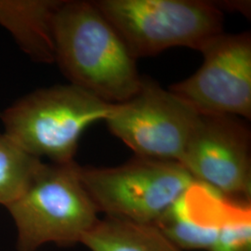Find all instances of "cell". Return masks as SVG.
Segmentation results:
<instances>
[{"mask_svg":"<svg viewBox=\"0 0 251 251\" xmlns=\"http://www.w3.org/2000/svg\"><path fill=\"white\" fill-rule=\"evenodd\" d=\"M81 244L90 251H182L155 225L109 217L99 220Z\"/></svg>","mask_w":251,"mask_h":251,"instance_id":"11","label":"cell"},{"mask_svg":"<svg viewBox=\"0 0 251 251\" xmlns=\"http://www.w3.org/2000/svg\"><path fill=\"white\" fill-rule=\"evenodd\" d=\"M63 0H0V25L35 63H55L53 21Z\"/></svg>","mask_w":251,"mask_h":251,"instance_id":"10","label":"cell"},{"mask_svg":"<svg viewBox=\"0 0 251 251\" xmlns=\"http://www.w3.org/2000/svg\"><path fill=\"white\" fill-rule=\"evenodd\" d=\"M233 199L196 182L154 224L180 251H206L215 242Z\"/></svg>","mask_w":251,"mask_h":251,"instance_id":"9","label":"cell"},{"mask_svg":"<svg viewBox=\"0 0 251 251\" xmlns=\"http://www.w3.org/2000/svg\"><path fill=\"white\" fill-rule=\"evenodd\" d=\"M6 207L17 227L19 251H36L48 243H81L99 221L75 161L42 162L23 194Z\"/></svg>","mask_w":251,"mask_h":251,"instance_id":"3","label":"cell"},{"mask_svg":"<svg viewBox=\"0 0 251 251\" xmlns=\"http://www.w3.org/2000/svg\"><path fill=\"white\" fill-rule=\"evenodd\" d=\"M251 130L239 117L200 113L179 163L199 183L250 202Z\"/></svg>","mask_w":251,"mask_h":251,"instance_id":"7","label":"cell"},{"mask_svg":"<svg viewBox=\"0 0 251 251\" xmlns=\"http://www.w3.org/2000/svg\"><path fill=\"white\" fill-rule=\"evenodd\" d=\"M53 36L55 63L70 84L112 104L140 90L137 59L93 1L63 0Z\"/></svg>","mask_w":251,"mask_h":251,"instance_id":"1","label":"cell"},{"mask_svg":"<svg viewBox=\"0 0 251 251\" xmlns=\"http://www.w3.org/2000/svg\"><path fill=\"white\" fill-rule=\"evenodd\" d=\"M41 164V159L0 133V205L9 206L18 198Z\"/></svg>","mask_w":251,"mask_h":251,"instance_id":"12","label":"cell"},{"mask_svg":"<svg viewBox=\"0 0 251 251\" xmlns=\"http://www.w3.org/2000/svg\"><path fill=\"white\" fill-rule=\"evenodd\" d=\"M197 72L170 90L199 113L251 117V36L250 33L213 37L200 50Z\"/></svg>","mask_w":251,"mask_h":251,"instance_id":"8","label":"cell"},{"mask_svg":"<svg viewBox=\"0 0 251 251\" xmlns=\"http://www.w3.org/2000/svg\"><path fill=\"white\" fill-rule=\"evenodd\" d=\"M79 177L98 212L142 225H154L198 182L179 162L136 155L118 167L79 166Z\"/></svg>","mask_w":251,"mask_h":251,"instance_id":"5","label":"cell"},{"mask_svg":"<svg viewBox=\"0 0 251 251\" xmlns=\"http://www.w3.org/2000/svg\"><path fill=\"white\" fill-rule=\"evenodd\" d=\"M136 59L186 47L200 51L224 33L221 4L205 0H97Z\"/></svg>","mask_w":251,"mask_h":251,"instance_id":"4","label":"cell"},{"mask_svg":"<svg viewBox=\"0 0 251 251\" xmlns=\"http://www.w3.org/2000/svg\"><path fill=\"white\" fill-rule=\"evenodd\" d=\"M112 103L73 84L28 93L0 114L4 133L29 154L52 164L75 161L81 135L104 121Z\"/></svg>","mask_w":251,"mask_h":251,"instance_id":"2","label":"cell"},{"mask_svg":"<svg viewBox=\"0 0 251 251\" xmlns=\"http://www.w3.org/2000/svg\"><path fill=\"white\" fill-rule=\"evenodd\" d=\"M208 251H251L250 202L233 200L215 242Z\"/></svg>","mask_w":251,"mask_h":251,"instance_id":"13","label":"cell"},{"mask_svg":"<svg viewBox=\"0 0 251 251\" xmlns=\"http://www.w3.org/2000/svg\"><path fill=\"white\" fill-rule=\"evenodd\" d=\"M199 115L171 90L143 77L140 90L113 104L104 122L136 156L179 162Z\"/></svg>","mask_w":251,"mask_h":251,"instance_id":"6","label":"cell"}]
</instances>
